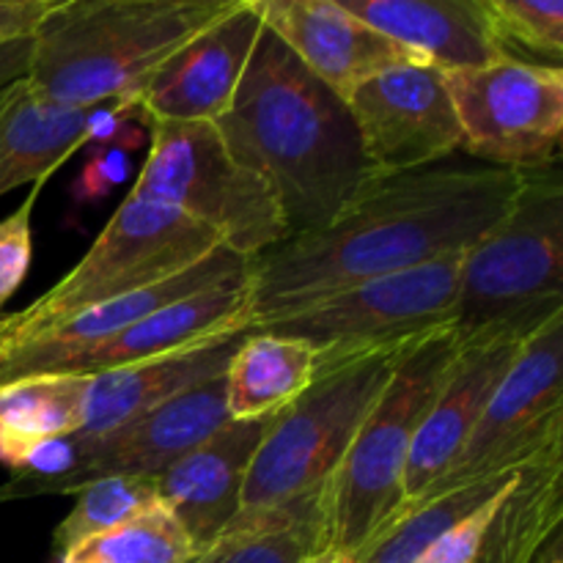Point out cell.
Segmentation results:
<instances>
[{
    "label": "cell",
    "instance_id": "cell-33",
    "mask_svg": "<svg viewBox=\"0 0 563 563\" xmlns=\"http://www.w3.org/2000/svg\"><path fill=\"white\" fill-rule=\"evenodd\" d=\"M300 563H355V559L344 553V550H319V553L308 555Z\"/></svg>",
    "mask_w": 563,
    "mask_h": 563
},
{
    "label": "cell",
    "instance_id": "cell-12",
    "mask_svg": "<svg viewBox=\"0 0 563 563\" xmlns=\"http://www.w3.org/2000/svg\"><path fill=\"white\" fill-rule=\"evenodd\" d=\"M346 104L374 176L434 168L462 148L445 71L429 64L390 66L357 86Z\"/></svg>",
    "mask_w": 563,
    "mask_h": 563
},
{
    "label": "cell",
    "instance_id": "cell-9",
    "mask_svg": "<svg viewBox=\"0 0 563 563\" xmlns=\"http://www.w3.org/2000/svg\"><path fill=\"white\" fill-rule=\"evenodd\" d=\"M465 253L366 280L256 330L308 341L317 352L313 377L361 355L401 350L451 328Z\"/></svg>",
    "mask_w": 563,
    "mask_h": 563
},
{
    "label": "cell",
    "instance_id": "cell-4",
    "mask_svg": "<svg viewBox=\"0 0 563 563\" xmlns=\"http://www.w3.org/2000/svg\"><path fill=\"white\" fill-rule=\"evenodd\" d=\"M563 313V176L559 159L522 170L509 212L462 258L451 330L528 339Z\"/></svg>",
    "mask_w": 563,
    "mask_h": 563
},
{
    "label": "cell",
    "instance_id": "cell-17",
    "mask_svg": "<svg viewBox=\"0 0 563 563\" xmlns=\"http://www.w3.org/2000/svg\"><path fill=\"white\" fill-rule=\"evenodd\" d=\"M269 418L229 421L201 445L154 476L157 498L190 537L196 555L214 542L242 506L247 467L267 434Z\"/></svg>",
    "mask_w": 563,
    "mask_h": 563
},
{
    "label": "cell",
    "instance_id": "cell-19",
    "mask_svg": "<svg viewBox=\"0 0 563 563\" xmlns=\"http://www.w3.org/2000/svg\"><path fill=\"white\" fill-rule=\"evenodd\" d=\"M245 330H253L251 269L225 284L209 286V289L157 308L141 322L126 328L124 333L82 352L64 372H108V368H121L137 361H148V357L190 350L209 339L245 333Z\"/></svg>",
    "mask_w": 563,
    "mask_h": 563
},
{
    "label": "cell",
    "instance_id": "cell-26",
    "mask_svg": "<svg viewBox=\"0 0 563 563\" xmlns=\"http://www.w3.org/2000/svg\"><path fill=\"white\" fill-rule=\"evenodd\" d=\"M515 476L517 473L489 476L449 489V493L405 504L352 559L355 563H412L445 531L504 495Z\"/></svg>",
    "mask_w": 563,
    "mask_h": 563
},
{
    "label": "cell",
    "instance_id": "cell-18",
    "mask_svg": "<svg viewBox=\"0 0 563 563\" xmlns=\"http://www.w3.org/2000/svg\"><path fill=\"white\" fill-rule=\"evenodd\" d=\"M247 333L251 330L220 335V339H209L190 350L91 374L86 423L71 440L77 445H88L93 440L108 438L146 412L168 405L176 396L187 394L209 379L223 377L231 355L240 350Z\"/></svg>",
    "mask_w": 563,
    "mask_h": 563
},
{
    "label": "cell",
    "instance_id": "cell-13",
    "mask_svg": "<svg viewBox=\"0 0 563 563\" xmlns=\"http://www.w3.org/2000/svg\"><path fill=\"white\" fill-rule=\"evenodd\" d=\"M225 377L209 379L168 405L88 445L75 443V467L55 478H20L5 495H75L108 476L154 478L229 423Z\"/></svg>",
    "mask_w": 563,
    "mask_h": 563
},
{
    "label": "cell",
    "instance_id": "cell-20",
    "mask_svg": "<svg viewBox=\"0 0 563 563\" xmlns=\"http://www.w3.org/2000/svg\"><path fill=\"white\" fill-rule=\"evenodd\" d=\"M352 16L440 71L504 58L484 0H339Z\"/></svg>",
    "mask_w": 563,
    "mask_h": 563
},
{
    "label": "cell",
    "instance_id": "cell-8",
    "mask_svg": "<svg viewBox=\"0 0 563 563\" xmlns=\"http://www.w3.org/2000/svg\"><path fill=\"white\" fill-rule=\"evenodd\" d=\"M401 350L372 352L317 374L306 394L275 412L247 467L240 509H267L319 493L377 405Z\"/></svg>",
    "mask_w": 563,
    "mask_h": 563
},
{
    "label": "cell",
    "instance_id": "cell-6",
    "mask_svg": "<svg viewBox=\"0 0 563 563\" xmlns=\"http://www.w3.org/2000/svg\"><path fill=\"white\" fill-rule=\"evenodd\" d=\"M218 247L223 242L207 225L130 192L86 256L38 300L0 322V355L88 308L174 278Z\"/></svg>",
    "mask_w": 563,
    "mask_h": 563
},
{
    "label": "cell",
    "instance_id": "cell-23",
    "mask_svg": "<svg viewBox=\"0 0 563 563\" xmlns=\"http://www.w3.org/2000/svg\"><path fill=\"white\" fill-rule=\"evenodd\" d=\"M317 352L291 335L251 330L225 366V410L231 421H256L289 407L313 383Z\"/></svg>",
    "mask_w": 563,
    "mask_h": 563
},
{
    "label": "cell",
    "instance_id": "cell-2",
    "mask_svg": "<svg viewBox=\"0 0 563 563\" xmlns=\"http://www.w3.org/2000/svg\"><path fill=\"white\" fill-rule=\"evenodd\" d=\"M214 126L231 157L269 187L289 236L333 223L377 179L346 99L267 27L234 102Z\"/></svg>",
    "mask_w": 563,
    "mask_h": 563
},
{
    "label": "cell",
    "instance_id": "cell-27",
    "mask_svg": "<svg viewBox=\"0 0 563 563\" xmlns=\"http://www.w3.org/2000/svg\"><path fill=\"white\" fill-rule=\"evenodd\" d=\"M196 559L190 537L163 504H154L124 526L86 539L60 563H190Z\"/></svg>",
    "mask_w": 563,
    "mask_h": 563
},
{
    "label": "cell",
    "instance_id": "cell-24",
    "mask_svg": "<svg viewBox=\"0 0 563 563\" xmlns=\"http://www.w3.org/2000/svg\"><path fill=\"white\" fill-rule=\"evenodd\" d=\"M91 374L53 372L0 385V462L20 471L38 440L75 438L86 423Z\"/></svg>",
    "mask_w": 563,
    "mask_h": 563
},
{
    "label": "cell",
    "instance_id": "cell-14",
    "mask_svg": "<svg viewBox=\"0 0 563 563\" xmlns=\"http://www.w3.org/2000/svg\"><path fill=\"white\" fill-rule=\"evenodd\" d=\"M262 31L258 0H236L229 14L203 27L159 66L141 93L137 110L146 121L214 124L234 102Z\"/></svg>",
    "mask_w": 563,
    "mask_h": 563
},
{
    "label": "cell",
    "instance_id": "cell-34",
    "mask_svg": "<svg viewBox=\"0 0 563 563\" xmlns=\"http://www.w3.org/2000/svg\"><path fill=\"white\" fill-rule=\"evenodd\" d=\"M539 563H563V531H559L550 539V544L544 548V555Z\"/></svg>",
    "mask_w": 563,
    "mask_h": 563
},
{
    "label": "cell",
    "instance_id": "cell-5",
    "mask_svg": "<svg viewBox=\"0 0 563 563\" xmlns=\"http://www.w3.org/2000/svg\"><path fill=\"white\" fill-rule=\"evenodd\" d=\"M462 341L434 330L401 350L377 405L322 487L324 550L355 555L405 506V471L423 418L449 379Z\"/></svg>",
    "mask_w": 563,
    "mask_h": 563
},
{
    "label": "cell",
    "instance_id": "cell-7",
    "mask_svg": "<svg viewBox=\"0 0 563 563\" xmlns=\"http://www.w3.org/2000/svg\"><path fill=\"white\" fill-rule=\"evenodd\" d=\"M152 143L132 196L207 225L223 247L253 262L289 240L269 187L242 168L209 121H148Z\"/></svg>",
    "mask_w": 563,
    "mask_h": 563
},
{
    "label": "cell",
    "instance_id": "cell-22",
    "mask_svg": "<svg viewBox=\"0 0 563 563\" xmlns=\"http://www.w3.org/2000/svg\"><path fill=\"white\" fill-rule=\"evenodd\" d=\"M563 531V443L520 467L489 517L473 563H539Z\"/></svg>",
    "mask_w": 563,
    "mask_h": 563
},
{
    "label": "cell",
    "instance_id": "cell-3",
    "mask_svg": "<svg viewBox=\"0 0 563 563\" xmlns=\"http://www.w3.org/2000/svg\"><path fill=\"white\" fill-rule=\"evenodd\" d=\"M236 0H55L25 80L69 108H137L159 66Z\"/></svg>",
    "mask_w": 563,
    "mask_h": 563
},
{
    "label": "cell",
    "instance_id": "cell-1",
    "mask_svg": "<svg viewBox=\"0 0 563 563\" xmlns=\"http://www.w3.org/2000/svg\"><path fill=\"white\" fill-rule=\"evenodd\" d=\"M522 170L423 168L377 176L324 229L251 262L253 330L366 280L465 253L509 212Z\"/></svg>",
    "mask_w": 563,
    "mask_h": 563
},
{
    "label": "cell",
    "instance_id": "cell-21",
    "mask_svg": "<svg viewBox=\"0 0 563 563\" xmlns=\"http://www.w3.org/2000/svg\"><path fill=\"white\" fill-rule=\"evenodd\" d=\"M99 108H69L16 77L0 91V198L22 185H44L93 137Z\"/></svg>",
    "mask_w": 563,
    "mask_h": 563
},
{
    "label": "cell",
    "instance_id": "cell-31",
    "mask_svg": "<svg viewBox=\"0 0 563 563\" xmlns=\"http://www.w3.org/2000/svg\"><path fill=\"white\" fill-rule=\"evenodd\" d=\"M500 495L487 504L484 509H478L476 515L465 517L460 526H454L451 531H445L438 542L429 544L421 555L412 563H473L476 559L478 542H482V533L487 528L489 517H493L495 506H498Z\"/></svg>",
    "mask_w": 563,
    "mask_h": 563
},
{
    "label": "cell",
    "instance_id": "cell-30",
    "mask_svg": "<svg viewBox=\"0 0 563 563\" xmlns=\"http://www.w3.org/2000/svg\"><path fill=\"white\" fill-rule=\"evenodd\" d=\"M42 185L31 190V196L0 220V308L11 300L31 269L33 256V207Z\"/></svg>",
    "mask_w": 563,
    "mask_h": 563
},
{
    "label": "cell",
    "instance_id": "cell-32",
    "mask_svg": "<svg viewBox=\"0 0 563 563\" xmlns=\"http://www.w3.org/2000/svg\"><path fill=\"white\" fill-rule=\"evenodd\" d=\"M55 0H0V49L27 44Z\"/></svg>",
    "mask_w": 563,
    "mask_h": 563
},
{
    "label": "cell",
    "instance_id": "cell-28",
    "mask_svg": "<svg viewBox=\"0 0 563 563\" xmlns=\"http://www.w3.org/2000/svg\"><path fill=\"white\" fill-rule=\"evenodd\" d=\"M77 504L55 528V550L69 553L86 539L108 533L124 526L132 517L143 515L159 504L154 478L146 476H108L82 484L75 493Z\"/></svg>",
    "mask_w": 563,
    "mask_h": 563
},
{
    "label": "cell",
    "instance_id": "cell-16",
    "mask_svg": "<svg viewBox=\"0 0 563 563\" xmlns=\"http://www.w3.org/2000/svg\"><path fill=\"white\" fill-rule=\"evenodd\" d=\"M522 344L526 339L517 335H482L460 346L449 379L412 443L405 471V504L421 498L454 465Z\"/></svg>",
    "mask_w": 563,
    "mask_h": 563
},
{
    "label": "cell",
    "instance_id": "cell-15",
    "mask_svg": "<svg viewBox=\"0 0 563 563\" xmlns=\"http://www.w3.org/2000/svg\"><path fill=\"white\" fill-rule=\"evenodd\" d=\"M258 11L264 27L344 99L390 66L427 64L352 16L339 0H258Z\"/></svg>",
    "mask_w": 563,
    "mask_h": 563
},
{
    "label": "cell",
    "instance_id": "cell-11",
    "mask_svg": "<svg viewBox=\"0 0 563 563\" xmlns=\"http://www.w3.org/2000/svg\"><path fill=\"white\" fill-rule=\"evenodd\" d=\"M559 443H563V313L526 339L465 449L421 498L517 473Z\"/></svg>",
    "mask_w": 563,
    "mask_h": 563
},
{
    "label": "cell",
    "instance_id": "cell-29",
    "mask_svg": "<svg viewBox=\"0 0 563 563\" xmlns=\"http://www.w3.org/2000/svg\"><path fill=\"white\" fill-rule=\"evenodd\" d=\"M484 11L506 53L509 44H520L528 53L559 66L563 55L561 0H484Z\"/></svg>",
    "mask_w": 563,
    "mask_h": 563
},
{
    "label": "cell",
    "instance_id": "cell-10",
    "mask_svg": "<svg viewBox=\"0 0 563 563\" xmlns=\"http://www.w3.org/2000/svg\"><path fill=\"white\" fill-rule=\"evenodd\" d=\"M462 148L493 168L533 170L559 159L563 69L504 55L473 69L445 71Z\"/></svg>",
    "mask_w": 563,
    "mask_h": 563
},
{
    "label": "cell",
    "instance_id": "cell-25",
    "mask_svg": "<svg viewBox=\"0 0 563 563\" xmlns=\"http://www.w3.org/2000/svg\"><path fill=\"white\" fill-rule=\"evenodd\" d=\"M324 550L322 489L291 504L240 509L190 563H300Z\"/></svg>",
    "mask_w": 563,
    "mask_h": 563
}]
</instances>
